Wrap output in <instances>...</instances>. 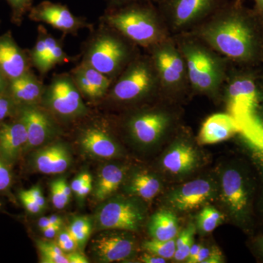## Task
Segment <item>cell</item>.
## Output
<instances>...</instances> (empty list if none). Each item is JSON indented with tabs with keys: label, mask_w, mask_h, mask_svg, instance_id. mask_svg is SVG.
Masks as SVG:
<instances>
[{
	"label": "cell",
	"mask_w": 263,
	"mask_h": 263,
	"mask_svg": "<svg viewBox=\"0 0 263 263\" xmlns=\"http://www.w3.org/2000/svg\"><path fill=\"white\" fill-rule=\"evenodd\" d=\"M199 37L216 51L239 62L258 55L260 37L255 22L243 10L226 12L204 25Z\"/></svg>",
	"instance_id": "1"
},
{
	"label": "cell",
	"mask_w": 263,
	"mask_h": 263,
	"mask_svg": "<svg viewBox=\"0 0 263 263\" xmlns=\"http://www.w3.org/2000/svg\"><path fill=\"white\" fill-rule=\"evenodd\" d=\"M107 23L133 42L145 46H157L166 41L158 20L149 10L127 8L108 15Z\"/></svg>",
	"instance_id": "2"
},
{
	"label": "cell",
	"mask_w": 263,
	"mask_h": 263,
	"mask_svg": "<svg viewBox=\"0 0 263 263\" xmlns=\"http://www.w3.org/2000/svg\"><path fill=\"white\" fill-rule=\"evenodd\" d=\"M181 52L186 62L187 79L194 89L205 94L216 92L224 78L220 60L209 50L193 42L183 43Z\"/></svg>",
	"instance_id": "3"
},
{
	"label": "cell",
	"mask_w": 263,
	"mask_h": 263,
	"mask_svg": "<svg viewBox=\"0 0 263 263\" xmlns=\"http://www.w3.org/2000/svg\"><path fill=\"white\" fill-rule=\"evenodd\" d=\"M144 220V212L135 200L124 197H109L96 209L94 226L96 229L137 231Z\"/></svg>",
	"instance_id": "4"
},
{
	"label": "cell",
	"mask_w": 263,
	"mask_h": 263,
	"mask_svg": "<svg viewBox=\"0 0 263 263\" xmlns=\"http://www.w3.org/2000/svg\"><path fill=\"white\" fill-rule=\"evenodd\" d=\"M81 95L72 76L62 74L54 77L45 88L41 103L58 117L76 119L84 117L88 112Z\"/></svg>",
	"instance_id": "5"
},
{
	"label": "cell",
	"mask_w": 263,
	"mask_h": 263,
	"mask_svg": "<svg viewBox=\"0 0 263 263\" xmlns=\"http://www.w3.org/2000/svg\"><path fill=\"white\" fill-rule=\"evenodd\" d=\"M129 57V49L122 40L104 32L90 42L84 62L109 77L126 65Z\"/></svg>",
	"instance_id": "6"
},
{
	"label": "cell",
	"mask_w": 263,
	"mask_h": 263,
	"mask_svg": "<svg viewBox=\"0 0 263 263\" xmlns=\"http://www.w3.org/2000/svg\"><path fill=\"white\" fill-rule=\"evenodd\" d=\"M157 81L158 76L153 64L138 60L129 65L114 85L112 97L118 101H134L149 94Z\"/></svg>",
	"instance_id": "7"
},
{
	"label": "cell",
	"mask_w": 263,
	"mask_h": 263,
	"mask_svg": "<svg viewBox=\"0 0 263 263\" xmlns=\"http://www.w3.org/2000/svg\"><path fill=\"white\" fill-rule=\"evenodd\" d=\"M228 110L239 124L253 116L259 100V91L252 76H235L227 89Z\"/></svg>",
	"instance_id": "8"
},
{
	"label": "cell",
	"mask_w": 263,
	"mask_h": 263,
	"mask_svg": "<svg viewBox=\"0 0 263 263\" xmlns=\"http://www.w3.org/2000/svg\"><path fill=\"white\" fill-rule=\"evenodd\" d=\"M155 48L153 65L159 82L167 89L180 87L187 78L182 53L170 41H164Z\"/></svg>",
	"instance_id": "9"
},
{
	"label": "cell",
	"mask_w": 263,
	"mask_h": 263,
	"mask_svg": "<svg viewBox=\"0 0 263 263\" xmlns=\"http://www.w3.org/2000/svg\"><path fill=\"white\" fill-rule=\"evenodd\" d=\"M91 241V250L99 262H121L130 259L136 251V240L128 231L103 230Z\"/></svg>",
	"instance_id": "10"
},
{
	"label": "cell",
	"mask_w": 263,
	"mask_h": 263,
	"mask_svg": "<svg viewBox=\"0 0 263 263\" xmlns=\"http://www.w3.org/2000/svg\"><path fill=\"white\" fill-rule=\"evenodd\" d=\"M20 121L27 129V146L24 152L44 146L58 133L54 121L46 110L36 105H27L21 111Z\"/></svg>",
	"instance_id": "11"
},
{
	"label": "cell",
	"mask_w": 263,
	"mask_h": 263,
	"mask_svg": "<svg viewBox=\"0 0 263 263\" xmlns=\"http://www.w3.org/2000/svg\"><path fill=\"white\" fill-rule=\"evenodd\" d=\"M30 18L34 22L49 24L65 34H76L79 29L87 27L80 18L65 6L45 1L31 9Z\"/></svg>",
	"instance_id": "12"
},
{
	"label": "cell",
	"mask_w": 263,
	"mask_h": 263,
	"mask_svg": "<svg viewBox=\"0 0 263 263\" xmlns=\"http://www.w3.org/2000/svg\"><path fill=\"white\" fill-rule=\"evenodd\" d=\"M32 167L43 174H60L65 172L72 163L69 147L62 142L44 145L33 152Z\"/></svg>",
	"instance_id": "13"
},
{
	"label": "cell",
	"mask_w": 263,
	"mask_h": 263,
	"mask_svg": "<svg viewBox=\"0 0 263 263\" xmlns=\"http://www.w3.org/2000/svg\"><path fill=\"white\" fill-rule=\"evenodd\" d=\"M169 117L158 111L137 114L129 121V130L133 139L143 145H150L160 139L169 125Z\"/></svg>",
	"instance_id": "14"
},
{
	"label": "cell",
	"mask_w": 263,
	"mask_h": 263,
	"mask_svg": "<svg viewBox=\"0 0 263 263\" xmlns=\"http://www.w3.org/2000/svg\"><path fill=\"white\" fill-rule=\"evenodd\" d=\"M214 189L210 181L197 179L184 183L170 196L169 202L176 210L186 212L197 209L210 200Z\"/></svg>",
	"instance_id": "15"
},
{
	"label": "cell",
	"mask_w": 263,
	"mask_h": 263,
	"mask_svg": "<svg viewBox=\"0 0 263 263\" xmlns=\"http://www.w3.org/2000/svg\"><path fill=\"white\" fill-rule=\"evenodd\" d=\"M79 141L84 152L95 158H115L120 152L117 142L99 124L85 128L81 132Z\"/></svg>",
	"instance_id": "16"
},
{
	"label": "cell",
	"mask_w": 263,
	"mask_h": 263,
	"mask_svg": "<svg viewBox=\"0 0 263 263\" xmlns=\"http://www.w3.org/2000/svg\"><path fill=\"white\" fill-rule=\"evenodd\" d=\"M217 0H171L170 12L175 28H183L207 15Z\"/></svg>",
	"instance_id": "17"
},
{
	"label": "cell",
	"mask_w": 263,
	"mask_h": 263,
	"mask_svg": "<svg viewBox=\"0 0 263 263\" xmlns=\"http://www.w3.org/2000/svg\"><path fill=\"white\" fill-rule=\"evenodd\" d=\"M28 137L22 121L0 127V157L8 165L16 162L25 149Z\"/></svg>",
	"instance_id": "18"
},
{
	"label": "cell",
	"mask_w": 263,
	"mask_h": 263,
	"mask_svg": "<svg viewBox=\"0 0 263 263\" xmlns=\"http://www.w3.org/2000/svg\"><path fill=\"white\" fill-rule=\"evenodd\" d=\"M241 131L239 123L231 115L216 114L204 122L198 136L200 144H214Z\"/></svg>",
	"instance_id": "19"
},
{
	"label": "cell",
	"mask_w": 263,
	"mask_h": 263,
	"mask_svg": "<svg viewBox=\"0 0 263 263\" xmlns=\"http://www.w3.org/2000/svg\"><path fill=\"white\" fill-rule=\"evenodd\" d=\"M221 196L230 210L238 215L245 212L248 197L240 173L235 169L227 170L221 177Z\"/></svg>",
	"instance_id": "20"
},
{
	"label": "cell",
	"mask_w": 263,
	"mask_h": 263,
	"mask_svg": "<svg viewBox=\"0 0 263 263\" xmlns=\"http://www.w3.org/2000/svg\"><path fill=\"white\" fill-rule=\"evenodd\" d=\"M0 71L10 80L28 72L24 52L9 35L0 37Z\"/></svg>",
	"instance_id": "21"
},
{
	"label": "cell",
	"mask_w": 263,
	"mask_h": 263,
	"mask_svg": "<svg viewBox=\"0 0 263 263\" xmlns=\"http://www.w3.org/2000/svg\"><path fill=\"white\" fill-rule=\"evenodd\" d=\"M198 156L191 145L186 143L175 144L164 155L163 168L170 174L180 175L190 172L196 166Z\"/></svg>",
	"instance_id": "22"
},
{
	"label": "cell",
	"mask_w": 263,
	"mask_h": 263,
	"mask_svg": "<svg viewBox=\"0 0 263 263\" xmlns=\"http://www.w3.org/2000/svg\"><path fill=\"white\" fill-rule=\"evenodd\" d=\"M126 176V169L123 166L108 164L103 166L97 176L93 196L97 201L103 202L110 197L122 185Z\"/></svg>",
	"instance_id": "23"
},
{
	"label": "cell",
	"mask_w": 263,
	"mask_h": 263,
	"mask_svg": "<svg viewBox=\"0 0 263 263\" xmlns=\"http://www.w3.org/2000/svg\"><path fill=\"white\" fill-rule=\"evenodd\" d=\"M10 88L13 98L26 105H36L41 102L45 90L42 83L29 71L10 80Z\"/></svg>",
	"instance_id": "24"
},
{
	"label": "cell",
	"mask_w": 263,
	"mask_h": 263,
	"mask_svg": "<svg viewBox=\"0 0 263 263\" xmlns=\"http://www.w3.org/2000/svg\"><path fill=\"white\" fill-rule=\"evenodd\" d=\"M148 232L152 238L162 241L176 238L179 233L177 217L171 211H159L151 217Z\"/></svg>",
	"instance_id": "25"
},
{
	"label": "cell",
	"mask_w": 263,
	"mask_h": 263,
	"mask_svg": "<svg viewBox=\"0 0 263 263\" xmlns=\"http://www.w3.org/2000/svg\"><path fill=\"white\" fill-rule=\"evenodd\" d=\"M160 189L161 183L158 178L146 171L133 174L127 186L128 193L146 201L153 200L160 193Z\"/></svg>",
	"instance_id": "26"
},
{
	"label": "cell",
	"mask_w": 263,
	"mask_h": 263,
	"mask_svg": "<svg viewBox=\"0 0 263 263\" xmlns=\"http://www.w3.org/2000/svg\"><path fill=\"white\" fill-rule=\"evenodd\" d=\"M94 221L89 216H75L71 219L67 230L77 243L79 250L84 252L86 243L92 233Z\"/></svg>",
	"instance_id": "27"
},
{
	"label": "cell",
	"mask_w": 263,
	"mask_h": 263,
	"mask_svg": "<svg viewBox=\"0 0 263 263\" xmlns=\"http://www.w3.org/2000/svg\"><path fill=\"white\" fill-rule=\"evenodd\" d=\"M41 263H68L66 254L51 239L36 240Z\"/></svg>",
	"instance_id": "28"
},
{
	"label": "cell",
	"mask_w": 263,
	"mask_h": 263,
	"mask_svg": "<svg viewBox=\"0 0 263 263\" xmlns=\"http://www.w3.org/2000/svg\"><path fill=\"white\" fill-rule=\"evenodd\" d=\"M79 67L94 88L97 98L98 99L103 97L108 91L111 83L108 76L102 73L84 62Z\"/></svg>",
	"instance_id": "29"
},
{
	"label": "cell",
	"mask_w": 263,
	"mask_h": 263,
	"mask_svg": "<svg viewBox=\"0 0 263 263\" xmlns=\"http://www.w3.org/2000/svg\"><path fill=\"white\" fill-rule=\"evenodd\" d=\"M196 231L195 224H190L183 230L176 238V252L174 259L176 262L186 260L190 255V249L193 245V238Z\"/></svg>",
	"instance_id": "30"
},
{
	"label": "cell",
	"mask_w": 263,
	"mask_h": 263,
	"mask_svg": "<svg viewBox=\"0 0 263 263\" xmlns=\"http://www.w3.org/2000/svg\"><path fill=\"white\" fill-rule=\"evenodd\" d=\"M224 216L215 208L208 205L197 216V228L203 233L214 231L224 221Z\"/></svg>",
	"instance_id": "31"
},
{
	"label": "cell",
	"mask_w": 263,
	"mask_h": 263,
	"mask_svg": "<svg viewBox=\"0 0 263 263\" xmlns=\"http://www.w3.org/2000/svg\"><path fill=\"white\" fill-rule=\"evenodd\" d=\"M66 61H68L67 54L60 42L53 37L44 60L37 70L42 74L47 73L54 66Z\"/></svg>",
	"instance_id": "32"
},
{
	"label": "cell",
	"mask_w": 263,
	"mask_h": 263,
	"mask_svg": "<svg viewBox=\"0 0 263 263\" xmlns=\"http://www.w3.org/2000/svg\"><path fill=\"white\" fill-rule=\"evenodd\" d=\"M143 248L148 253L160 256L166 259H172L176 252V238L164 241L152 238V240L143 242Z\"/></svg>",
	"instance_id": "33"
},
{
	"label": "cell",
	"mask_w": 263,
	"mask_h": 263,
	"mask_svg": "<svg viewBox=\"0 0 263 263\" xmlns=\"http://www.w3.org/2000/svg\"><path fill=\"white\" fill-rule=\"evenodd\" d=\"M241 131L245 132L247 137L254 143L263 148V120L252 117L240 126Z\"/></svg>",
	"instance_id": "34"
},
{
	"label": "cell",
	"mask_w": 263,
	"mask_h": 263,
	"mask_svg": "<svg viewBox=\"0 0 263 263\" xmlns=\"http://www.w3.org/2000/svg\"><path fill=\"white\" fill-rule=\"evenodd\" d=\"M222 262L220 251L202 247L191 263H219Z\"/></svg>",
	"instance_id": "35"
},
{
	"label": "cell",
	"mask_w": 263,
	"mask_h": 263,
	"mask_svg": "<svg viewBox=\"0 0 263 263\" xmlns=\"http://www.w3.org/2000/svg\"><path fill=\"white\" fill-rule=\"evenodd\" d=\"M50 187H51V201L53 206L58 210L65 209L66 205L70 202V198L66 196L65 194L62 191L59 180L52 181Z\"/></svg>",
	"instance_id": "36"
},
{
	"label": "cell",
	"mask_w": 263,
	"mask_h": 263,
	"mask_svg": "<svg viewBox=\"0 0 263 263\" xmlns=\"http://www.w3.org/2000/svg\"><path fill=\"white\" fill-rule=\"evenodd\" d=\"M56 243L65 254L77 250L78 245L67 228L61 229L57 236Z\"/></svg>",
	"instance_id": "37"
},
{
	"label": "cell",
	"mask_w": 263,
	"mask_h": 263,
	"mask_svg": "<svg viewBox=\"0 0 263 263\" xmlns=\"http://www.w3.org/2000/svg\"><path fill=\"white\" fill-rule=\"evenodd\" d=\"M9 166L0 157V192L8 191L12 183V175Z\"/></svg>",
	"instance_id": "38"
},
{
	"label": "cell",
	"mask_w": 263,
	"mask_h": 263,
	"mask_svg": "<svg viewBox=\"0 0 263 263\" xmlns=\"http://www.w3.org/2000/svg\"><path fill=\"white\" fill-rule=\"evenodd\" d=\"M19 197L26 210L30 214H37L42 212L43 209L34 202L32 197L29 196L26 190H22L19 193Z\"/></svg>",
	"instance_id": "39"
},
{
	"label": "cell",
	"mask_w": 263,
	"mask_h": 263,
	"mask_svg": "<svg viewBox=\"0 0 263 263\" xmlns=\"http://www.w3.org/2000/svg\"><path fill=\"white\" fill-rule=\"evenodd\" d=\"M13 8L15 14L21 16L32 9V0H7Z\"/></svg>",
	"instance_id": "40"
},
{
	"label": "cell",
	"mask_w": 263,
	"mask_h": 263,
	"mask_svg": "<svg viewBox=\"0 0 263 263\" xmlns=\"http://www.w3.org/2000/svg\"><path fill=\"white\" fill-rule=\"evenodd\" d=\"M26 192L43 210L46 208V199L43 195L42 190L39 186H32V188L26 190Z\"/></svg>",
	"instance_id": "41"
},
{
	"label": "cell",
	"mask_w": 263,
	"mask_h": 263,
	"mask_svg": "<svg viewBox=\"0 0 263 263\" xmlns=\"http://www.w3.org/2000/svg\"><path fill=\"white\" fill-rule=\"evenodd\" d=\"M91 179H92V177H91V174H89L88 172L82 173V174H80L79 176H76L75 179L72 180L70 184L72 193L76 195V194L79 193L81 188L84 186V183H86L88 180Z\"/></svg>",
	"instance_id": "42"
},
{
	"label": "cell",
	"mask_w": 263,
	"mask_h": 263,
	"mask_svg": "<svg viewBox=\"0 0 263 263\" xmlns=\"http://www.w3.org/2000/svg\"><path fill=\"white\" fill-rule=\"evenodd\" d=\"M68 263H89V259L83 253L82 251L75 250L66 254Z\"/></svg>",
	"instance_id": "43"
},
{
	"label": "cell",
	"mask_w": 263,
	"mask_h": 263,
	"mask_svg": "<svg viewBox=\"0 0 263 263\" xmlns=\"http://www.w3.org/2000/svg\"><path fill=\"white\" fill-rule=\"evenodd\" d=\"M12 105L10 100L4 97L0 96V121L3 120L10 115Z\"/></svg>",
	"instance_id": "44"
},
{
	"label": "cell",
	"mask_w": 263,
	"mask_h": 263,
	"mask_svg": "<svg viewBox=\"0 0 263 263\" xmlns=\"http://www.w3.org/2000/svg\"><path fill=\"white\" fill-rule=\"evenodd\" d=\"M92 179H91L88 180V181L84 183V186L79 190V193L76 194V195L78 200H79V201L84 200V199L86 198V197L90 193L92 192Z\"/></svg>",
	"instance_id": "45"
},
{
	"label": "cell",
	"mask_w": 263,
	"mask_h": 263,
	"mask_svg": "<svg viewBox=\"0 0 263 263\" xmlns=\"http://www.w3.org/2000/svg\"><path fill=\"white\" fill-rule=\"evenodd\" d=\"M141 261L146 263H165L166 259L153 254H144L141 257Z\"/></svg>",
	"instance_id": "46"
},
{
	"label": "cell",
	"mask_w": 263,
	"mask_h": 263,
	"mask_svg": "<svg viewBox=\"0 0 263 263\" xmlns=\"http://www.w3.org/2000/svg\"><path fill=\"white\" fill-rule=\"evenodd\" d=\"M60 228L53 226H50L46 230H43V233L44 236L48 239H52V238H56L60 232Z\"/></svg>",
	"instance_id": "47"
},
{
	"label": "cell",
	"mask_w": 263,
	"mask_h": 263,
	"mask_svg": "<svg viewBox=\"0 0 263 263\" xmlns=\"http://www.w3.org/2000/svg\"><path fill=\"white\" fill-rule=\"evenodd\" d=\"M58 180L62 191H63L64 193L65 194L66 196L70 198L72 194V189H71L70 185H69V183H67V181H66V179H64V178H61V179H59Z\"/></svg>",
	"instance_id": "48"
},
{
	"label": "cell",
	"mask_w": 263,
	"mask_h": 263,
	"mask_svg": "<svg viewBox=\"0 0 263 263\" xmlns=\"http://www.w3.org/2000/svg\"><path fill=\"white\" fill-rule=\"evenodd\" d=\"M202 248V246L200 245H193L192 246L191 249H190V255H189V257L187 259H186V262L189 263H191L193 259L196 257L197 254H198L199 251L200 250V249Z\"/></svg>",
	"instance_id": "49"
},
{
	"label": "cell",
	"mask_w": 263,
	"mask_h": 263,
	"mask_svg": "<svg viewBox=\"0 0 263 263\" xmlns=\"http://www.w3.org/2000/svg\"><path fill=\"white\" fill-rule=\"evenodd\" d=\"M48 219H49L51 226L62 229V226H63V221H62V219L60 216L51 215L48 217Z\"/></svg>",
	"instance_id": "50"
},
{
	"label": "cell",
	"mask_w": 263,
	"mask_h": 263,
	"mask_svg": "<svg viewBox=\"0 0 263 263\" xmlns=\"http://www.w3.org/2000/svg\"><path fill=\"white\" fill-rule=\"evenodd\" d=\"M50 226H51V223H50L49 219H48V217H46V216H43V217H41V219L38 220V228H39L41 232L46 230V228H48Z\"/></svg>",
	"instance_id": "51"
},
{
	"label": "cell",
	"mask_w": 263,
	"mask_h": 263,
	"mask_svg": "<svg viewBox=\"0 0 263 263\" xmlns=\"http://www.w3.org/2000/svg\"><path fill=\"white\" fill-rule=\"evenodd\" d=\"M7 82L6 77L3 75V72L0 71V93L3 92L6 89Z\"/></svg>",
	"instance_id": "52"
},
{
	"label": "cell",
	"mask_w": 263,
	"mask_h": 263,
	"mask_svg": "<svg viewBox=\"0 0 263 263\" xmlns=\"http://www.w3.org/2000/svg\"><path fill=\"white\" fill-rule=\"evenodd\" d=\"M255 3L256 9L259 15L263 17V0H254Z\"/></svg>",
	"instance_id": "53"
},
{
	"label": "cell",
	"mask_w": 263,
	"mask_h": 263,
	"mask_svg": "<svg viewBox=\"0 0 263 263\" xmlns=\"http://www.w3.org/2000/svg\"><path fill=\"white\" fill-rule=\"evenodd\" d=\"M120 1H122V2H129V1H133V0H120Z\"/></svg>",
	"instance_id": "54"
},
{
	"label": "cell",
	"mask_w": 263,
	"mask_h": 263,
	"mask_svg": "<svg viewBox=\"0 0 263 263\" xmlns=\"http://www.w3.org/2000/svg\"><path fill=\"white\" fill-rule=\"evenodd\" d=\"M262 247H263V240H262Z\"/></svg>",
	"instance_id": "55"
}]
</instances>
